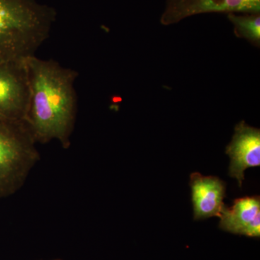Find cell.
<instances>
[{"label": "cell", "mask_w": 260, "mask_h": 260, "mask_svg": "<svg viewBox=\"0 0 260 260\" xmlns=\"http://www.w3.org/2000/svg\"><path fill=\"white\" fill-rule=\"evenodd\" d=\"M29 102L26 122L37 143L56 140L69 148L78 113V73L54 59L26 60Z\"/></svg>", "instance_id": "obj_1"}, {"label": "cell", "mask_w": 260, "mask_h": 260, "mask_svg": "<svg viewBox=\"0 0 260 260\" xmlns=\"http://www.w3.org/2000/svg\"><path fill=\"white\" fill-rule=\"evenodd\" d=\"M53 7L37 0H0V59L25 61L49 39Z\"/></svg>", "instance_id": "obj_2"}, {"label": "cell", "mask_w": 260, "mask_h": 260, "mask_svg": "<svg viewBox=\"0 0 260 260\" xmlns=\"http://www.w3.org/2000/svg\"><path fill=\"white\" fill-rule=\"evenodd\" d=\"M36 144L25 121L0 117V199L23 185L39 158Z\"/></svg>", "instance_id": "obj_3"}, {"label": "cell", "mask_w": 260, "mask_h": 260, "mask_svg": "<svg viewBox=\"0 0 260 260\" xmlns=\"http://www.w3.org/2000/svg\"><path fill=\"white\" fill-rule=\"evenodd\" d=\"M28 102L26 61L0 59V117L26 122Z\"/></svg>", "instance_id": "obj_4"}, {"label": "cell", "mask_w": 260, "mask_h": 260, "mask_svg": "<svg viewBox=\"0 0 260 260\" xmlns=\"http://www.w3.org/2000/svg\"><path fill=\"white\" fill-rule=\"evenodd\" d=\"M259 11L260 0H168L161 23L169 25L203 13L258 14Z\"/></svg>", "instance_id": "obj_5"}, {"label": "cell", "mask_w": 260, "mask_h": 260, "mask_svg": "<svg viewBox=\"0 0 260 260\" xmlns=\"http://www.w3.org/2000/svg\"><path fill=\"white\" fill-rule=\"evenodd\" d=\"M226 153L231 158L229 176L235 178L242 187L246 169L260 166V131L241 121L235 127V133Z\"/></svg>", "instance_id": "obj_6"}, {"label": "cell", "mask_w": 260, "mask_h": 260, "mask_svg": "<svg viewBox=\"0 0 260 260\" xmlns=\"http://www.w3.org/2000/svg\"><path fill=\"white\" fill-rule=\"evenodd\" d=\"M191 197L195 220L220 217L225 206V183L218 177H205L200 173L190 176Z\"/></svg>", "instance_id": "obj_7"}, {"label": "cell", "mask_w": 260, "mask_h": 260, "mask_svg": "<svg viewBox=\"0 0 260 260\" xmlns=\"http://www.w3.org/2000/svg\"><path fill=\"white\" fill-rule=\"evenodd\" d=\"M219 226L225 232L249 237H260L259 196L244 197L224 206Z\"/></svg>", "instance_id": "obj_8"}, {"label": "cell", "mask_w": 260, "mask_h": 260, "mask_svg": "<svg viewBox=\"0 0 260 260\" xmlns=\"http://www.w3.org/2000/svg\"><path fill=\"white\" fill-rule=\"evenodd\" d=\"M229 18L234 24L235 32L238 36L254 42H259V13L248 15H234V13H229Z\"/></svg>", "instance_id": "obj_9"}]
</instances>
